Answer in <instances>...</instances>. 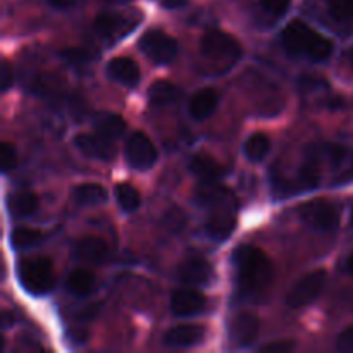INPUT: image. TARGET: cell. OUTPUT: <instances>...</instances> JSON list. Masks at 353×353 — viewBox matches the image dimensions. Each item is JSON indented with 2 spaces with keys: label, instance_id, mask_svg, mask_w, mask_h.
Masks as SVG:
<instances>
[{
  "label": "cell",
  "instance_id": "27",
  "mask_svg": "<svg viewBox=\"0 0 353 353\" xmlns=\"http://www.w3.org/2000/svg\"><path fill=\"white\" fill-rule=\"evenodd\" d=\"M271 150V141L265 134L257 133L254 137H250L245 143V155L250 159L252 162H261L264 161L265 155Z\"/></svg>",
  "mask_w": 353,
  "mask_h": 353
},
{
  "label": "cell",
  "instance_id": "3",
  "mask_svg": "<svg viewBox=\"0 0 353 353\" xmlns=\"http://www.w3.org/2000/svg\"><path fill=\"white\" fill-rule=\"evenodd\" d=\"M283 47L295 57L309 59L312 62H324L333 55V41L302 23L292 21L281 33Z\"/></svg>",
  "mask_w": 353,
  "mask_h": 353
},
{
  "label": "cell",
  "instance_id": "7",
  "mask_svg": "<svg viewBox=\"0 0 353 353\" xmlns=\"http://www.w3.org/2000/svg\"><path fill=\"white\" fill-rule=\"evenodd\" d=\"M300 217L312 230L321 233H331L340 226V214L333 203L326 200H316L300 209Z\"/></svg>",
  "mask_w": 353,
  "mask_h": 353
},
{
  "label": "cell",
  "instance_id": "31",
  "mask_svg": "<svg viewBox=\"0 0 353 353\" xmlns=\"http://www.w3.org/2000/svg\"><path fill=\"white\" fill-rule=\"evenodd\" d=\"M61 57L64 59L68 64L74 65V68H81V65L88 64L92 55H90L88 50H85V48H65V50L61 52Z\"/></svg>",
  "mask_w": 353,
  "mask_h": 353
},
{
  "label": "cell",
  "instance_id": "35",
  "mask_svg": "<svg viewBox=\"0 0 353 353\" xmlns=\"http://www.w3.org/2000/svg\"><path fill=\"white\" fill-rule=\"evenodd\" d=\"M0 81H2L0 83V90H2V92H7L14 81L12 69H10V65L7 64V62H2V68H0Z\"/></svg>",
  "mask_w": 353,
  "mask_h": 353
},
{
  "label": "cell",
  "instance_id": "18",
  "mask_svg": "<svg viewBox=\"0 0 353 353\" xmlns=\"http://www.w3.org/2000/svg\"><path fill=\"white\" fill-rule=\"evenodd\" d=\"M76 255L78 259L85 262H92V264H100L109 255V248H107L105 241L100 240L97 236H86L78 241L76 245Z\"/></svg>",
  "mask_w": 353,
  "mask_h": 353
},
{
  "label": "cell",
  "instance_id": "32",
  "mask_svg": "<svg viewBox=\"0 0 353 353\" xmlns=\"http://www.w3.org/2000/svg\"><path fill=\"white\" fill-rule=\"evenodd\" d=\"M0 161H2V171L9 172L10 169L16 168L17 164V152L16 147L12 143H7L3 141L2 150H0Z\"/></svg>",
  "mask_w": 353,
  "mask_h": 353
},
{
  "label": "cell",
  "instance_id": "14",
  "mask_svg": "<svg viewBox=\"0 0 353 353\" xmlns=\"http://www.w3.org/2000/svg\"><path fill=\"white\" fill-rule=\"evenodd\" d=\"M203 309H205V299H203L202 293L190 288H183L172 293L171 310L176 316H196V314L202 312Z\"/></svg>",
  "mask_w": 353,
  "mask_h": 353
},
{
  "label": "cell",
  "instance_id": "2",
  "mask_svg": "<svg viewBox=\"0 0 353 353\" xmlns=\"http://www.w3.org/2000/svg\"><path fill=\"white\" fill-rule=\"evenodd\" d=\"M236 268V292L241 299H259L274 279V268L268 255L255 247H240L233 255Z\"/></svg>",
  "mask_w": 353,
  "mask_h": 353
},
{
  "label": "cell",
  "instance_id": "10",
  "mask_svg": "<svg viewBox=\"0 0 353 353\" xmlns=\"http://www.w3.org/2000/svg\"><path fill=\"white\" fill-rule=\"evenodd\" d=\"M74 145L81 154L97 159V161H112L117 154L112 140H109V138L102 137L99 133H79L74 138Z\"/></svg>",
  "mask_w": 353,
  "mask_h": 353
},
{
  "label": "cell",
  "instance_id": "37",
  "mask_svg": "<svg viewBox=\"0 0 353 353\" xmlns=\"http://www.w3.org/2000/svg\"><path fill=\"white\" fill-rule=\"evenodd\" d=\"M55 9H69V7L74 6L76 0H48Z\"/></svg>",
  "mask_w": 353,
  "mask_h": 353
},
{
  "label": "cell",
  "instance_id": "4",
  "mask_svg": "<svg viewBox=\"0 0 353 353\" xmlns=\"http://www.w3.org/2000/svg\"><path fill=\"white\" fill-rule=\"evenodd\" d=\"M17 278L31 295H43L54 286V268L45 257L23 259L17 264Z\"/></svg>",
  "mask_w": 353,
  "mask_h": 353
},
{
  "label": "cell",
  "instance_id": "26",
  "mask_svg": "<svg viewBox=\"0 0 353 353\" xmlns=\"http://www.w3.org/2000/svg\"><path fill=\"white\" fill-rule=\"evenodd\" d=\"M43 240V234L38 230L33 228H16L10 234V245L16 250H24V248H30L38 245Z\"/></svg>",
  "mask_w": 353,
  "mask_h": 353
},
{
  "label": "cell",
  "instance_id": "22",
  "mask_svg": "<svg viewBox=\"0 0 353 353\" xmlns=\"http://www.w3.org/2000/svg\"><path fill=\"white\" fill-rule=\"evenodd\" d=\"M72 199L79 205H102L107 202V192L103 186L97 183H85V185L76 186L72 192Z\"/></svg>",
  "mask_w": 353,
  "mask_h": 353
},
{
  "label": "cell",
  "instance_id": "1",
  "mask_svg": "<svg viewBox=\"0 0 353 353\" xmlns=\"http://www.w3.org/2000/svg\"><path fill=\"white\" fill-rule=\"evenodd\" d=\"M196 202L209 210L205 230L214 240H226L236 224V196L219 181H202Z\"/></svg>",
  "mask_w": 353,
  "mask_h": 353
},
{
  "label": "cell",
  "instance_id": "21",
  "mask_svg": "<svg viewBox=\"0 0 353 353\" xmlns=\"http://www.w3.org/2000/svg\"><path fill=\"white\" fill-rule=\"evenodd\" d=\"M148 99L154 105H169L181 99V90L169 81H155L148 88Z\"/></svg>",
  "mask_w": 353,
  "mask_h": 353
},
{
  "label": "cell",
  "instance_id": "6",
  "mask_svg": "<svg viewBox=\"0 0 353 353\" xmlns=\"http://www.w3.org/2000/svg\"><path fill=\"white\" fill-rule=\"evenodd\" d=\"M140 48L155 64H169L178 55V43L162 30H150L141 37Z\"/></svg>",
  "mask_w": 353,
  "mask_h": 353
},
{
  "label": "cell",
  "instance_id": "29",
  "mask_svg": "<svg viewBox=\"0 0 353 353\" xmlns=\"http://www.w3.org/2000/svg\"><path fill=\"white\" fill-rule=\"evenodd\" d=\"M116 199L124 212H134L140 207V193L131 185H119L116 188Z\"/></svg>",
  "mask_w": 353,
  "mask_h": 353
},
{
  "label": "cell",
  "instance_id": "28",
  "mask_svg": "<svg viewBox=\"0 0 353 353\" xmlns=\"http://www.w3.org/2000/svg\"><path fill=\"white\" fill-rule=\"evenodd\" d=\"M121 24H123V19H121L117 14L103 12L95 17V21H93V30H95V33L99 34V37L110 38L117 33Z\"/></svg>",
  "mask_w": 353,
  "mask_h": 353
},
{
  "label": "cell",
  "instance_id": "36",
  "mask_svg": "<svg viewBox=\"0 0 353 353\" xmlns=\"http://www.w3.org/2000/svg\"><path fill=\"white\" fill-rule=\"evenodd\" d=\"M295 348V343L288 340L278 341V343H269L262 347V352H290Z\"/></svg>",
  "mask_w": 353,
  "mask_h": 353
},
{
  "label": "cell",
  "instance_id": "30",
  "mask_svg": "<svg viewBox=\"0 0 353 353\" xmlns=\"http://www.w3.org/2000/svg\"><path fill=\"white\" fill-rule=\"evenodd\" d=\"M164 224L172 233H181L183 228L186 226V214L178 207H172L164 214Z\"/></svg>",
  "mask_w": 353,
  "mask_h": 353
},
{
  "label": "cell",
  "instance_id": "38",
  "mask_svg": "<svg viewBox=\"0 0 353 353\" xmlns=\"http://www.w3.org/2000/svg\"><path fill=\"white\" fill-rule=\"evenodd\" d=\"M347 271L353 276V254L348 257V261H347Z\"/></svg>",
  "mask_w": 353,
  "mask_h": 353
},
{
  "label": "cell",
  "instance_id": "9",
  "mask_svg": "<svg viewBox=\"0 0 353 353\" xmlns=\"http://www.w3.org/2000/svg\"><path fill=\"white\" fill-rule=\"evenodd\" d=\"M124 154H126L128 164L133 169H138V171L152 169L155 165V162H157V150H155L154 143L141 131H137V133H133L128 138Z\"/></svg>",
  "mask_w": 353,
  "mask_h": 353
},
{
  "label": "cell",
  "instance_id": "17",
  "mask_svg": "<svg viewBox=\"0 0 353 353\" xmlns=\"http://www.w3.org/2000/svg\"><path fill=\"white\" fill-rule=\"evenodd\" d=\"M217 103H219V97L214 92L212 88H203L199 93L193 95V99L190 100V116L196 121H203L207 117H210L214 114V110L217 109Z\"/></svg>",
  "mask_w": 353,
  "mask_h": 353
},
{
  "label": "cell",
  "instance_id": "41",
  "mask_svg": "<svg viewBox=\"0 0 353 353\" xmlns=\"http://www.w3.org/2000/svg\"><path fill=\"white\" fill-rule=\"evenodd\" d=\"M352 62H353V50H352Z\"/></svg>",
  "mask_w": 353,
  "mask_h": 353
},
{
  "label": "cell",
  "instance_id": "11",
  "mask_svg": "<svg viewBox=\"0 0 353 353\" xmlns=\"http://www.w3.org/2000/svg\"><path fill=\"white\" fill-rule=\"evenodd\" d=\"M259 331H261V321L257 319V316L243 312L234 317L233 323H231L230 338L238 347L247 348L255 343V340L259 336Z\"/></svg>",
  "mask_w": 353,
  "mask_h": 353
},
{
  "label": "cell",
  "instance_id": "24",
  "mask_svg": "<svg viewBox=\"0 0 353 353\" xmlns=\"http://www.w3.org/2000/svg\"><path fill=\"white\" fill-rule=\"evenodd\" d=\"M31 90L38 95L55 97L64 90V81L57 74H38L31 85Z\"/></svg>",
  "mask_w": 353,
  "mask_h": 353
},
{
  "label": "cell",
  "instance_id": "40",
  "mask_svg": "<svg viewBox=\"0 0 353 353\" xmlns=\"http://www.w3.org/2000/svg\"><path fill=\"white\" fill-rule=\"evenodd\" d=\"M350 216H352L350 219H352V224H353V205H352V214H350Z\"/></svg>",
  "mask_w": 353,
  "mask_h": 353
},
{
  "label": "cell",
  "instance_id": "8",
  "mask_svg": "<svg viewBox=\"0 0 353 353\" xmlns=\"http://www.w3.org/2000/svg\"><path fill=\"white\" fill-rule=\"evenodd\" d=\"M326 281L327 274L323 269L307 274L305 278L300 279V281L293 286L292 292L288 293V296H286V305L292 307V309H302V307L316 302L321 296V293H323Z\"/></svg>",
  "mask_w": 353,
  "mask_h": 353
},
{
  "label": "cell",
  "instance_id": "19",
  "mask_svg": "<svg viewBox=\"0 0 353 353\" xmlns=\"http://www.w3.org/2000/svg\"><path fill=\"white\" fill-rule=\"evenodd\" d=\"M93 128L102 137L109 138V140H117L124 134L126 131V123L121 116L112 112H102V114H97L93 117Z\"/></svg>",
  "mask_w": 353,
  "mask_h": 353
},
{
  "label": "cell",
  "instance_id": "23",
  "mask_svg": "<svg viewBox=\"0 0 353 353\" xmlns=\"http://www.w3.org/2000/svg\"><path fill=\"white\" fill-rule=\"evenodd\" d=\"M69 292L76 296H88L95 290V276L86 269H74L65 281Z\"/></svg>",
  "mask_w": 353,
  "mask_h": 353
},
{
  "label": "cell",
  "instance_id": "39",
  "mask_svg": "<svg viewBox=\"0 0 353 353\" xmlns=\"http://www.w3.org/2000/svg\"><path fill=\"white\" fill-rule=\"evenodd\" d=\"M107 2H123V0H107Z\"/></svg>",
  "mask_w": 353,
  "mask_h": 353
},
{
  "label": "cell",
  "instance_id": "12",
  "mask_svg": "<svg viewBox=\"0 0 353 353\" xmlns=\"http://www.w3.org/2000/svg\"><path fill=\"white\" fill-rule=\"evenodd\" d=\"M107 76L119 85L134 88V86L140 85L141 72L133 59L116 57L107 64Z\"/></svg>",
  "mask_w": 353,
  "mask_h": 353
},
{
  "label": "cell",
  "instance_id": "13",
  "mask_svg": "<svg viewBox=\"0 0 353 353\" xmlns=\"http://www.w3.org/2000/svg\"><path fill=\"white\" fill-rule=\"evenodd\" d=\"M179 279L188 285H209L214 279V269L205 259L190 257L178 269Z\"/></svg>",
  "mask_w": 353,
  "mask_h": 353
},
{
  "label": "cell",
  "instance_id": "16",
  "mask_svg": "<svg viewBox=\"0 0 353 353\" xmlns=\"http://www.w3.org/2000/svg\"><path fill=\"white\" fill-rule=\"evenodd\" d=\"M188 168L200 181H219L224 176V168L216 159L207 154H195L190 157Z\"/></svg>",
  "mask_w": 353,
  "mask_h": 353
},
{
  "label": "cell",
  "instance_id": "25",
  "mask_svg": "<svg viewBox=\"0 0 353 353\" xmlns=\"http://www.w3.org/2000/svg\"><path fill=\"white\" fill-rule=\"evenodd\" d=\"M326 7L334 23L353 28V0H326Z\"/></svg>",
  "mask_w": 353,
  "mask_h": 353
},
{
  "label": "cell",
  "instance_id": "33",
  "mask_svg": "<svg viewBox=\"0 0 353 353\" xmlns=\"http://www.w3.org/2000/svg\"><path fill=\"white\" fill-rule=\"evenodd\" d=\"M292 0H261V6L265 12L272 16H283L290 7Z\"/></svg>",
  "mask_w": 353,
  "mask_h": 353
},
{
  "label": "cell",
  "instance_id": "34",
  "mask_svg": "<svg viewBox=\"0 0 353 353\" xmlns=\"http://www.w3.org/2000/svg\"><path fill=\"white\" fill-rule=\"evenodd\" d=\"M338 350L341 352H353V326L345 330L338 336Z\"/></svg>",
  "mask_w": 353,
  "mask_h": 353
},
{
  "label": "cell",
  "instance_id": "20",
  "mask_svg": "<svg viewBox=\"0 0 353 353\" xmlns=\"http://www.w3.org/2000/svg\"><path fill=\"white\" fill-rule=\"evenodd\" d=\"M7 209L16 217L33 216L38 209V199L31 192H17L9 196Z\"/></svg>",
  "mask_w": 353,
  "mask_h": 353
},
{
  "label": "cell",
  "instance_id": "5",
  "mask_svg": "<svg viewBox=\"0 0 353 353\" xmlns=\"http://www.w3.org/2000/svg\"><path fill=\"white\" fill-rule=\"evenodd\" d=\"M203 57L223 68H231L241 57V45L231 34L221 30H210L203 34L200 43Z\"/></svg>",
  "mask_w": 353,
  "mask_h": 353
},
{
  "label": "cell",
  "instance_id": "15",
  "mask_svg": "<svg viewBox=\"0 0 353 353\" xmlns=\"http://www.w3.org/2000/svg\"><path fill=\"white\" fill-rule=\"evenodd\" d=\"M205 336V331L199 324H181L174 326L164 334V343L172 348H188L199 345Z\"/></svg>",
  "mask_w": 353,
  "mask_h": 353
}]
</instances>
